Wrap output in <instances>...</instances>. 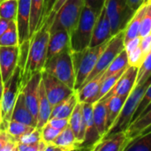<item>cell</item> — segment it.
Listing matches in <instances>:
<instances>
[{"label":"cell","mask_w":151,"mask_h":151,"mask_svg":"<svg viewBox=\"0 0 151 151\" xmlns=\"http://www.w3.org/2000/svg\"><path fill=\"white\" fill-rule=\"evenodd\" d=\"M50 40V26L47 22L30 38L27 63L22 75V87L35 73L43 70Z\"/></svg>","instance_id":"obj_1"},{"label":"cell","mask_w":151,"mask_h":151,"mask_svg":"<svg viewBox=\"0 0 151 151\" xmlns=\"http://www.w3.org/2000/svg\"><path fill=\"white\" fill-rule=\"evenodd\" d=\"M109 41L98 46L88 47L81 51H72L73 63L75 72V91L86 82Z\"/></svg>","instance_id":"obj_2"},{"label":"cell","mask_w":151,"mask_h":151,"mask_svg":"<svg viewBox=\"0 0 151 151\" xmlns=\"http://www.w3.org/2000/svg\"><path fill=\"white\" fill-rule=\"evenodd\" d=\"M98 16L97 12L85 4L80 19L70 35L72 51H81L89 47Z\"/></svg>","instance_id":"obj_3"},{"label":"cell","mask_w":151,"mask_h":151,"mask_svg":"<svg viewBox=\"0 0 151 151\" xmlns=\"http://www.w3.org/2000/svg\"><path fill=\"white\" fill-rule=\"evenodd\" d=\"M151 77L149 78L144 83L135 86L134 89L131 91L129 96H127L124 106L121 110L120 114L119 115L117 120L113 124V126L108 130L106 134L104 136H108L110 134H112L117 132L120 131H127L128 127L130 126L133 117L142 99V96H144L145 91L147 90L148 87L150 85ZM103 137V138H104Z\"/></svg>","instance_id":"obj_4"},{"label":"cell","mask_w":151,"mask_h":151,"mask_svg":"<svg viewBox=\"0 0 151 151\" xmlns=\"http://www.w3.org/2000/svg\"><path fill=\"white\" fill-rule=\"evenodd\" d=\"M22 88V76L19 66L16 67L12 75L4 82V91L2 99L0 102L1 111H2V127L1 130L7 128L8 123L12 119L13 108L15 106L18 96Z\"/></svg>","instance_id":"obj_5"},{"label":"cell","mask_w":151,"mask_h":151,"mask_svg":"<svg viewBox=\"0 0 151 151\" xmlns=\"http://www.w3.org/2000/svg\"><path fill=\"white\" fill-rule=\"evenodd\" d=\"M43 70L74 89L75 72L72 58V50H65L46 60Z\"/></svg>","instance_id":"obj_6"},{"label":"cell","mask_w":151,"mask_h":151,"mask_svg":"<svg viewBox=\"0 0 151 151\" xmlns=\"http://www.w3.org/2000/svg\"><path fill=\"white\" fill-rule=\"evenodd\" d=\"M84 6L85 0H66L56 13L50 27V32L65 29L71 35L80 19Z\"/></svg>","instance_id":"obj_7"},{"label":"cell","mask_w":151,"mask_h":151,"mask_svg":"<svg viewBox=\"0 0 151 151\" xmlns=\"http://www.w3.org/2000/svg\"><path fill=\"white\" fill-rule=\"evenodd\" d=\"M104 6L111 21L112 35L125 30L135 13L127 0H107Z\"/></svg>","instance_id":"obj_8"},{"label":"cell","mask_w":151,"mask_h":151,"mask_svg":"<svg viewBox=\"0 0 151 151\" xmlns=\"http://www.w3.org/2000/svg\"><path fill=\"white\" fill-rule=\"evenodd\" d=\"M125 50V32L124 30L116 34L113 35L105 49L104 50L103 53L101 54L94 70L87 79L86 82L88 81L93 80L94 78L103 75L104 71L108 68L110 64L116 58V57L123 50ZM85 82V83H86Z\"/></svg>","instance_id":"obj_9"},{"label":"cell","mask_w":151,"mask_h":151,"mask_svg":"<svg viewBox=\"0 0 151 151\" xmlns=\"http://www.w3.org/2000/svg\"><path fill=\"white\" fill-rule=\"evenodd\" d=\"M42 81L44 86L46 96L52 108L68 98L75 92L74 89L69 88L64 82L44 70L42 71Z\"/></svg>","instance_id":"obj_10"},{"label":"cell","mask_w":151,"mask_h":151,"mask_svg":"<svg viewBox=\"0 0 151 151\" xmlns=\"http://www.w3.org/2000/svg\"><path fill=\"white\" fill-rule=\"evenodd\" d=\"M93 107L94 104L91 103H82L83 115L86 126L85 139L81 143L80 150H92L94 146L102 139V136L98 133L93 118Z\"/></svg>","instance_id":"obj_11"},{"label":"cell","mask_w":151,"mask_h":151,"mask_svg":"<svg viewBox=\"0 0 151 151\" xmlns=\"http://www.w3.org/2000/svg\"><path fill=\"white\" fill-rule=\"evenodd\" d=\"M42 81V72L34 74L28 81L22 87L21 91L24 95L25 102L33 114L37 119L38 117V102H39V89Z\"/></svg>","instance_id":"obj_12"},{"label":"cell","mask_w":151,"mask_h":151,"mask_svg":"<svg viewBox=\"0 0 151 151\" xmlns=\"http://www.w3.org/2000/svg\"><path fill=\"white\" fill-rule=\"evenodd\" d=\"M19 46H0V74L5 82L18 66Z\"/></svg>","instance_id":"obj_13"},{"label":"cell","mask_w":151,"mask_h":151,"mask_svg":"<svg viewBox=\"0 0 151 151\" xmlns=\"http://www.w3.org/2000/svg\"><path fill=\"white\" fill-rule=\"evenodd\" d=\"M137 73H138V68L129 65L125 70V72L121 75L119 80L117 81L115 86L111 88V90L102 99H107L108 97L112 96H128L131 91L135 87Z\"/></svg>","instance_id":"obj_14"},{"label":"cell","mask_w":151,"mask_h":151,"mask_svg":"<svg viewBox=\"0 0 151 151\" xmlns=\"http://www.w3.org/2000/svg\"><path fill=\"white\" fill-rule=\"evenodd\" d=\"M111 32V26L109 17L106 12L105 6L103 8L102 12H100L97 20L95 24L93 35L90 42L89 47L98 46L105 42H108L112 37Z\"/></svg>","instance_id":"obj_15"},{"label":"cell","mask_w":151,"mask_h":151,"mask_svg":"<svg viewBox=\"0 0 151 151\" xmlns=\"http://www.w3.org/2000/svg\"><path fill=\"white\" fill-rule=\"evenodd\" d=\"M31 15V0H18L17 27L19 44L30 39L29 24Z\"/></svg>","instance_id":"obj_16"},{"label":"cell","mask_w":151,"mask_h":151,"mask_svg":"<svg viewBox=\"0 0 151 151\" xmlns=\"http://www.w3.org/2000/svg\"><path fill=\"white\" fill-rule=\"evenodd\" d=\"M67 50H71L70 34L65 29H58L53 32H50L47 59Z\"/></svg>","instance_id":"obj_17"},{"label":"cell","mask_w":151,"mask_h":151,"mask_svg":"<svg viewBox=\"0 0 151 151\" xmlns=\"http://www.w3.org/2000/svg\"><path fill=\"white\" fill-rule=\"evenodd\" d=\"M126 131H120L102 138L92 149L94 151H124L128 144Z\"/></svg>","instance_id":"obj_18"},{"label":"cell","mask_w":151,"mask_h":151,"mask_svg":"<svg viewBox=\"0 0 151 151\" xmlns=\"http://www.w3.org/2000/svg\"><path fill=\"white\" fill-rule=\"evenodd\" d=\"M11 120L21 122L32 127H37V119L33 116V114L27 108L22 91H20L16 101Z\"/></svg>","instance_id":"obj_19"},{"label":"cell","mask_w":151,"mask_h":151,"mask_svg":"<svg viewBox=\"0 0 151 151\" xmlns=\"http://www.w3.org/2000/svg\"><path fill=\"white\" fill-rule=\"evenodd\" d=\"M69 126L75 135V138L77 140V142L79 143V148H80L85 139V133H86L82 103L79 102L76 104L72 115L69 118Z\"/></svg>","instance_id":"obj_20"},{"label":"cell","mask_w":151,"mask_h":151,"mask_svg":"<svg viewBox=\"0 0 151 151\" xmlns=\"http://www.w3.org/2000/svg\"><path fill=\"white\" fill-rule=\"evenodd\" d=\"M102 81V75H99L93 80L84 83L78 90H76L79 102L91 104L96 103Z\"/></svg>","instance_id":"obj_21"},{"label":"cell","mask_w":151,"mask_h":151,"mask_svg":"<svg viewBox=\"0 0 151 151\" xmlns=\"http://www.w3.org/2000/svg\"><path fill=\"white\" fill-rule=\"evenodd\" d=\"M127 98V96H112L107 99H102L106 102V133L117 120Z\"/></svg>","instance_id":"obj_22"},{"label":"cell","mask_w":151,"mask_h":151,"mask_svg":"<svg viewBox=\"0 0 151 151\" xmlns=\"http://www.w3.org/2000/svg\"><path fill=\"white\" fill-rule=\"evenodd\" d=\"M52 106L46 96L42 81H41L39 89V102H38V117H37V128L42 129L44 125L48 123L52 112Z\"/></svg>","instance_id":"obj_23"},{"label":"cell","mask_w":151,"mask_h":151,"mask_svg":"<svg viewBox=\"0 0 151 151\" xmlns=\"http://www.w3.org/2000/svg\"><path fill=\"white\" fill-rule=\"evenodd\" d=\"M147 8V4L144 3L134 13L133 18L130 19L129 23L127 24V27L125 28V42L134 38L137 36H140V30H141V25L142 18L145 14Z\"/></svg>","instance_id":"obj_24"},{"label":"cell","mask_w":151,"mask_h":151,"mask_svg":"<svg viewBox=\"0 0 151 151\" xmlns=\"http://www.w3.org/2000/svg\"><path fill=\"white\" fill-rule=\"evenodd\" d=\"M78 103L79 100H78L77 93L75 91L68 98H66L65 100L62 101L55 107H53L50 118L69 119Z\"/></svg>","instance_id":"obj_25"},{"label":"cell","mask_w":151,"mask_h":151,"mask_svg":"<svg viewBox=\"0 0 151 151\" xmlns=\"http://www.w3.org/2000/svg\"><path fill=\"white\" fill-rule=\"evenodd\" d=\"M151 125V109L142 113L138 119H136L134 122L130 124L128 128L127 129V134L128 137L129 142L138 137L143 130H145L148 127ZM128 142V143H129Z\"/></svg>","instance_id":"obj_26"},{"label":"cell","mask_w":151,"mask_h":151,"mask_svg":"<svg viewBox=\"0 0 151 151\" xmlns=\"http://www.w3.org/2000/svg\"><path fill=\"white\" fill-rule=\"evenodd\" d=\"M44 0H31V15L29 24L30 38L37 32L42 26V14H43Z\"/></svg>","instance_id":"obj_27"},{"label":"cell","mask_w":151,"mask_h":151,"mask_svg":"<svg viewBox=\"0 0 151 151\" xmlns=\"http://www.w3.org/2000/svg\"><path fill=\"white\" fill-rule=\"evenodd\" d=\"M53 143L61 147L63 149V151L80 150L79 143L77 142L75 135L69 125L60 132L58 136L54 140Z\"/></svg>","instance_id":"obj_28"},{"label":"cell","mask_w":151,"mask_h":151,"mask_svg":"<svg viewBox=\"0 0 151 151\" xmlns=\"http://www.w3.org/2000/svg\"><path fill=\"white\" fill-rule=\"evenodd\" d=\"M93 118L96 127L102 136L106 134V102L105 100H99L94 103Z\"/></svg>","instance_id":"obj_29"},{"label":"cell","mask_w":151,"mask_h":151,"mask_svg":"<svg viewBox=\"0 0 151 151\" xmlns=\"http://www.w3.org/2000/svg\"><path fill=\"white\" fill-rule=\"evenodd\" d=\"M129 66L128 65V58L127 53L125 50H123L117 57L114 58V60L110 64L108 68L104 71V73L102 75V79H105L111 75L116 74L121 71L126 70Z\"/></svg>","instance_id":"obj_30"},{"label":"cell","mask_w":151,"mask_h":151,"mask_svg":"<svg viewBox=\"0 0 151 151\" xmlns=\"http://www.w3.org/2000/svg\"><path fill=\"white\" fill-rule=\"evenodd\" d=\"M124 151H151V131L132 140Z\"/></svg>","instance_id":"obj_31"},{"label":"cell","mask_w":151,"mask_h":151,"mask_svg":"<svg viewBox=\"0 0 151 151\" xmlns=\"http://www.w3.org/2000/svg\"><path fill=\"white\" fill-rule=\"evenodd\" d=\"M19 33L17 22L12 20L8 29L0 37V46H19Z\"/></svg>","instance_id":"obj_32"},{"label":"cell","mask_w":151,"mask_h":151,"mask_svg":"<svg viewBox=\"0 0 151 151\" xmlns=\"http://www.w3.org/2000/svg\"><path fill=\"white\" fill-rule=\"evenodd\" d=\"M18 13V0H5L0 3V18L16 21Z\"/></svg>","instance_id":"obj_33"},{"label":"cell","mask_w":151,"mask_h":151,"mask_svg":"<svg viewBox=\"0 0 151 151\" xmlns=\"http://www.w3.org/2000/svg\"><path fill=\"white\" fill-rule=\"evenodd\" d=\"M35 128H36V127H32L30 126H27L26 124H23L21 122H18L15 120H11L8 123L6 131L19 142V139L22 135L34 130Z\"/></svg>","instance_id":"obj_34"},{"label":"cell","mask_w":151,"mask_h":151,"mask_svg":"<svg viewBox=\"0 0 151 151\" xmlns=\"http://www.w3.org/2000/svg\"><path fill=\"white\" fill-rule=\"evenodd\" d=\"M124 72H125V70L121 71V72H119V73H118L116 74L111 75V76H109V77L103 80V81L101 83V87H100L98 96L96 97V102L101 100L102 98H104L111 90V88L115 86V84L119 80V78L121 77V75L123 74Z\"/></svg>","instance_id":"obj_35"},{"label":"cell","mask_w":151,"mask_h":151,"mask_svg":"<svg viewBox=\"0 0 151 151\" xmlns=\"http://www.w3.org/2000/svg\"><path fill=\"white\" fill-rule=\"evenodd\" d=\"M151 77V51L145 58L142 65L138 68V73L136 78L135 86L144 83L149 78Z\"/></svg>","instance_id":"obj_36"},{"label":"cell","mask_w":151,"mask_h":151,"mask_svg":"<svg viewBox=\"0 0 151 151\" xmlns=\"http://www.w3.org/2000/svg\"><path fill=\"white\" fill-rule=\"evenodd\" d=\"M29 49H30V39L27 40L23 42H21L19 45V58H18V66L20 69L21 76L24 73L27 63V58H28V54H29Z\"/></svg>","instance_id":"obj_37"},{"label":"cell","mask_w":151,"mask_h":151,"mask_svg":"<svg viewBox=\"0 0 151 151\" xmlns=\"http://www.w3.org/2000/svg\"><path fill=\"white\" fill-rule=\"evenodd\" d=\"M42 140V129L35 128L34 130L25 134L19 139V144H37Z\"/></svg>","instance_id":"obj_38"},{"label":"cell","mask_w":151,"mask_h":151,"mask_svg":"<svg viewBox=\"0 0 151 151\" xmlns=\"http://www.w3.org/2000/svg\"><path fill=\"white\" fill-rule=\"evenodd\" d=\"M146 4H147V8L142 20L141 30H140L141 38L148 35L150 33H151V3L147 2Z\"/></svg>","instance_id":"obj_39"},{"label":"cell","mask_w":151,"mask_h":151,"mask_svg":"<svg viewBox=\"0 0 151 151\" xmlns=\"http://www.w3.org/2000/svg\"><path fill=\"white\" fill-rule=\"evenodd\" d=\"M127 58H128V65L130 66L139 68L142 65L146 57H145L141 46H139L138 48L134 50L131 53L127 54Z\"/></svg>","instance_id":"obj_40"},{"label":"cell","mask_w":151,"mask_h":151,"mask_svg":"<svg viewBox=\"0 0 151 151\" xmlns=\"http://www.w3.org/2000/svg\"><path fill=\"white\" fill-rule=\"evenodd\" d=\"M151 103V83L150 85L148 87V88H147V90L145 91V93H144V96H142V101H141V103H140V104H139V106H138V108H137V110H136V111H135V113H134V117H133V119H132V122H134L136 119H138L143 112H144V111L147 109V107ZM131 122V123H132Z\"/></svg>","instance_id":"obj_41"},{"label":"cell","mask_w":151,"mask_h":151,"mask_svg":"<svg viewBox=\"0 0 151 151\" xmlns=\"http://www.w3.org/2000/svg\"><path fill=\"white\" fill-rule=\"evenodd\" d=\"M60 132V130L53 127L49 123H47L42 128V139L47 143L53 142L54 140L58 136Z\"/></svg>","instance_id":"obj_42"},{"label":"cell","mask_w":151,"mask_h":151,"mask_svg":"<svg viewBox=\"0 0 151 151\" xmlns=\"http://www.w3.org/2000/svg\"><path fill=\"white\" fill-rule=\"evenodd\" d=\"M48 123L53 127L62 131L69 125V119H61V118H50Z\"/></svg>","instance_id":"obj_43"},{"label":"cell","mask_w":151,"mask_h":151,"mask_svg":"<svg viewBox=\"0 0 151 151\" xmlns=\"http://www.w3.org/2000/svg\"><path fill=\"white\" fill-rule=\"evenodd\" d=\"M107 0H85V4L90 7L93 11L100 14L105 5Z\"/></svg>","instance_id":"obj_44"},{"label":"cell","mask_w":151,"mask_h":151,"mask_svg":"<svg viewBox=\"0 0 151 151\" xmlns=\"http://www.w3.org/2000/svg\"><path fill=\"white\" fill-rule=\"evenodd\" d=\"M141 39H142L141 36H137L125 42V50L127 51V54L131 53L134 50H135L136 48L140 46Z\"/></svg>","instance_id":"obj_45"},{"label":"cell","mask_w":151,"mask_h":151,"mask_svg":"<svg viewBox=\"0 0 151 151\" xmlns=\"http://www.w3.org/2000/svg\"><path fill=\"white\" fill-rule=\"evenodd\" d=\"M57 0H44V6H43V14H42V24H44L50 16L52 8L55 4Z\"/></svg>","instance_id":"obj_46"},{"label":"cell","mask_w":151,"mask_h":151,"mask_svg":"<svg viewBox=\"0 0 151 151\" xmlns=\"http://www.w3.org/2000/svg\"><path fill=\"white\" fill-rule=\"evenodd\" d=\"M140 46H141L145 57H147V55L151 51V33L141 39Z\"/></svg>","instance_id":"obj_47"},{"label":"cell","mask_w":151,"mask_h":151,"mask_svg":"<svg viewBox=\"0 0 151 151\" xmlns=\"http://www.w3.org/2000/svg\"><path fill=\"white\" fill-rule=\"evenodd\" d=\"M65 1H66V0H57V1H56L54 6H53V8H52L51 12H50V16L48 17V19H47V20H46V22L49 24L50 27V25H51L52 22H53V19H54V18H55L56 13H57V12H58V10L61 8V6L65 3Z\"/></svg>","instance_id":"obj_48"},{"label":"cell","mask_w":151,"mask_h":151,"mask_svg":"<svg viewBox=\"0 0 151 151\" xmlns=\"http://www.w3.org/2000/svg\"><path fill=\"white\" fill-rule=\"evenodd\" d=\"M12 135L5 130H0V151L4 148V146L7 143L8 141L12 139Z\"/></svg>","instance_id":"obj_49"},{"label":"cell","mask_w":151,"mask_h":151,"mask_svg":"<svg viewBox=\"0 0 151 151\" xmlns=\"http://www.w3.org/2000/svg\"><path fill=\"white\" fill-rule=\"evenodd\" d=\"M10 24H11V21L10 20H7V19H4L0 18V37L8 29Z\"/></svg>","instance_id":"obj_50"},{"label":"cell","mask_w":151,"mask_h":151,"mask_svg":"<svg viewBox=\"0 0 151 151\" xmlns=\"http://www.w3.org/2000/svg\"><path fill=\"white\" fill-rule=\"evenodd\" d=\"M128 4L130 5V7L136 12L143 4H144V0H127Z\"/></svg>","instance_id":"obj_51"},{"label":"cell","mask_w":151,"mask_h":151,"mask_svg":"<svg viewBox=\"0 0 151 151\" xmlns=\"http://www.w3.org/2000/svg\"><path fill=\"white\" fill-rule=\"evenodd\" d=\"M3 91H4V82L2 81V78L0 77V102L2 99V96H3Z\"/></svg>","instance_id":"obj_52"},{"label":"cell","mask_w":151,"mask_h":151,"mask_svg":"<svg viewBox=\"0 0 151 151\" xmlns=\"http://www.w3.org/2000/svg\"><path fill=\"white\" fill-rule=\"evenodd\" d=\"M150 131H151V125L150 127H148L145 130H143V132H142L140 135H142V134H145V133H148V132H150ZM140 135H139V136H140Z\"/></svg>","instance_id":"obj_53"},{"label":"cell","mask_w":151,"mask_h":151,"mask_svg":"<svg viewBox=\"0 0 151 151\" xmlns=\"http://www.w3.org/2000/svg\"><path fill=\"white\" fill-rule=\"evenodd\" d=\"M2 123H3V119H2V111H1V106H0V130L2 127Z\"/></svg>","instance_id":"obj_54"},{"label":"cell","mask_w":151,"mask_h":151,"mask_svg":"<svg viewBox=\"0 0 151 151\" xmlns=\"http://www.w3.org/2000/svg\"><path fill=\"white\" fill-rule=\"evenodd\" d=\"M150 109H151V103H150V105H149V106L147 107V109H146V110L144 111V112H145V111H149ZM144 112H143V113H144Z\"/></svg>","instance_id":"obj_55"},{"label":"cell","mask_w":151,"mask_h":151,"mask_svg":"<svg viewBox=\"0 0 151 151\" xmlns=\"http://www.w3.org/2000/svg\"><path fill=\"white\" fill-rule=\"evenodd\" d=\"M150 0H144V3H147V2H149Z\"/></svg>","instance_id":"obj_56"},{"label":"cell","mask_w":151,"mask_h":151,"mask_svg":"<svg viewBox=\"0 0 151 151\" xmlns=\"http://www.w3.org/2000/svg\"><path fill=\"white\" fill-rule=\"evenodd\" d=\"M4 1H5V0H0V3H2V2H4Z\"/></svg>","instance_id":"obj_57"},{"label":"cell","mask_w":151,"mask_h":151,"mask_svg":"<svg viewBox=\"0 0 151 151\" xmlns=\"http://www.w3.org/2000/svg\"><path fill=\"white\" fill-rule=\"evenodd\" d=\"M149 2H150V3H151V0H150V1H149Z\"/></svg>","instance_id":"obj_58"},{"label":"cell","mask_w":151,"mask_h":151,"mask_svg":"<svg viewBox=\"0 0 151 151\" xmlns=\"http://www.w3.org/2000/svg\"><path fill=\"white\" fill-rule=\"evenodd\" d=\"M0 77H1V74H0Z\"/></svg>","instance_id":"obj_59"}]
</instances>
